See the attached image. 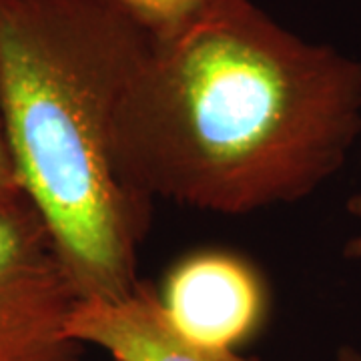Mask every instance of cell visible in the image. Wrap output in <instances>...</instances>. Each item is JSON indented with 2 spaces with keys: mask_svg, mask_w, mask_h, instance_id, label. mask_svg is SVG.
<instances>
[{
  "mask_svg": "<svg viewBox=\"0 0 361 361\" xmlns=\"http://www.w3.org/2000/svg\"><path fill=\"white\" fill-rule=\"evenodd\" d=\"M78 301L37 207L25 193L0 203V361H82L68 334Z\"/></svg>",
  "mask_w": 361,
  "mask_h": 361,
  "instance_id": "3",
  "label": "cell"
},
{
  "mask_svg": "<svg viewBox=\"0 0 361 361\" xmlns=\"http://www.w3.org/2000/svg\"><path fill=\"white\" fill-rule=\"evenodd\" d=\"M68 334L85 348L103 349L111 361H249L237 351L199 348L177 336L159 291L142 281L121 299L78 301Z\"/></svg>",
  "mask_w": 361,
  "mask_h": 361,
  "instance_id": "5",
  "label": "cell"
},
{
  "mask_svg": "<svg viewBox=\"0 0 361 361\" xmlns=\"http://www.w3.org/2000/svg\"><path fill=\"white\" fill-rule=\"evenodd\" d=\"M25 193L18 180V173L14 167L13 155L6 142L4 127H2V118H0V203L16 199Z\"/></svg>",
  "mask_w": 361,
  "mask_h": 361,
  "instance_id": "7",
  "label": "cell"
},
{
  "mask_svg": "<svg viewBox=\"0 0 361 361\" xmlns=\"http://www.w3.org/2000/svg\"><path fill=\"white\" fill-rule=\"evenodd\" d=\"M159 301L177 336L217 351H237L251 341L269 307L257 271L225 251H201L179 261Z\"/></svg>",
  "mask_w": 361,
  "mask_h": 361,
  "instance_id": "4",
  "label": "cell"
},
{
  "mask_svg": "<svg viewBox=\"0 0 361 361\" xmlns=\"http://www.w3.org/2000/svg\"><path fill=\"white\" fill-rule=\"evenodd\" d=\"M153 42L103 0H0L2 127L80 301L141 283L151 203L118 175L113 130Z\"/></svg>",
  "mask_w": 361,
  "mask_h": 361,
  "instance_id": "2",
  "label": "cell"
},
{
  "mask_svg": "<svg viewBox=\"0 0 361 361\" xmlns=\"http://www.w3.org/2000/svg\"><path fill=\"white\" fill-rule=\"evenodd\" d=\"M348 213L353 221V233L345 247V255L361 263V191L348 201Z\"/></svg>",
  "mask_w": 361,
  "mask_h": 361,
  "instance_id": "8",
  "label": "cell"
},
{
  "mask_svg": "<svg viewBox=\"0 0 361 361\" xmlns=\"http://www.w3.org/2000/svg\"><path fill=\"white\" fill-rule=\"evenodd\" d=\"M361 137V61L229 0L153 51L116 111L118 175L157 199L247 215L307 199Z\"/></svg>",
  "mask_w": 361,
  "mask_h": 361,
  "instance_id": "1",
  "label": "cell"
},
{
  "mask_svg": "<svg viewBox=\"0 0 361 361\" xmlns=\"http://www.w3.org/2000/svg\"><path fill=\"white\" fill-rule=\"evenodd\" d=\"M145 30L155 42L180 35L229 0H103Z\"/></svg>",
  "mask_w": 361,
  "mask_h": 361,
  "instance_id": "6",
  "label": "cell"
},
{
  "mask_svg": "<svg viewBox=\"0 0 361 361\" xmlns=\"http://www.w3.org/2000/svg\"><path fill=\"white\" fill-rule=\"evenodd\" d=\"M336 361H361V349L355 345H343L337 349Z\"/></svg>",
  "mask_w": 361,
  "mask_h": 361,
  "instance_id": "9",
  "label": "cell"
}]
</instances>
